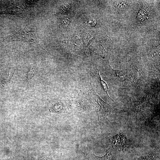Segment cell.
<instances>
[{
	"instance_id": "obj_1",
	"label": "cell",
	"mask_w": 160,
	"mask_h": 160,
	"mask_svg": "<svg viewBox=\"0 0 160 160\" xmlns=\"http://www.w3.org/2000/svg\"><path fill=\"white\" fill-rule=\"evenodd\" d=\"M88 96L97 113L99 124L101 126L109 121L108 116L110 114L124 111L103 101L91 87L88 89Z\"/></svg>"
},
{
	"instance_id": "obj_2",
	"label": "cell",
	"mask_w": 160,
	"mask_h": 160,
	"mask_svg": "<svg viewBox=\"0 0 160 160\" xmlns=\"http://www.w3.org/2000/svg\"><path fill=\"white\" fill-rule=\"evenodd\" d=\"M137 7L134 14V20L137 25L143 26L149 23L152 19V9L147 2H142Z\"/></svg>"
},
{
	"instance_id": "obj_3",
	"label": "cell",
	"mask_w": 160,
	"mask_h": 160,
	"mask_svg": "<svg viewBox=\"0 0 160 160\" xmlns=\"http://www.w3.org/2000/svg\"><path fill=\"white\" fill-rule=\"evenodd\" d=\"M159 148H156L147 151L137 160H156L159 158Z\"/></svg>"
},
{
	"instance_id": "obj_4",
	"label": "cell",
	"mask_w": 160,
	"mask_h": 160,
	"mask_svg": "<svg viewBox=\"0 0 160 160\" xmlns=\"http://www.w3.org/2000/svg\"><path fill=\"white\" fill-rule=\"evenodd\" d=\"M95 160H115L116 154L113 148L109 147L106 150L105 154L103 156H99L93 155Z\"/></svg>"
},
{
	"instance_id": "obj_5",
	"label": "cell",
	"mask_w": 160,
	"mask_h": 160,
	"mask_svg": "<svg viewBox=\"0 0 160 160\" xmlns=\"http://www.w3.org/2000/svg\"><path fill=\"white\" fill-rule=\"evenodd\" d=\"M130 1H114L113 7L116 10L119 12L125 11L130 7Z\"/></svg>"
},
{
	"instance_id": "obj_6",
	"label": "cell",
	"mask_w": 160,
	"mask_h": 160,
	"mask_svg": "<svg viewBox=\"0 0 160 160\" xmlns=\"http://www.w3.org/2000/svg\"><path fill=\"white\" fill-rule=\"evenodd\" d=\"M95 75L97 77V80L98 82L99 83L100 86L101 87L102 89L106 93L108 96L109 97V98H111L108 95V85L101 78L97 68L95 69Z\"/></svg>"
},
{
	"instance_id": "obj_7",
	"label": "cell",
	"mask_w": 160,
	"mask_h": 160,
	"mask_svg": "<svg viewBox=\"0 0 160 160\" xmlns=\"http://www.w3.org/2000/svg\"><path fill=\"white\" fill-rule=\"evenodd\" d=\"M112 72L116 78L121 79L125 76V72L123 70H114L110 67Z\"/></svg>"
},
{
	"instance_id": "obj_8",
	"label": "cell",
	"mask_w": 160,
	"mask_h": 160,
	"mask_svg": "<svg viewBox=\"0 0 160 160\" xmlns=\"http://www.w3.org/2000/svg\"><path fill=\"white\" fill-rule=\"evenodd\" d=\"M35 71V68L32 67L28 73L27 84H28L33 76Z\"/></svg>"
}]
</instances>
